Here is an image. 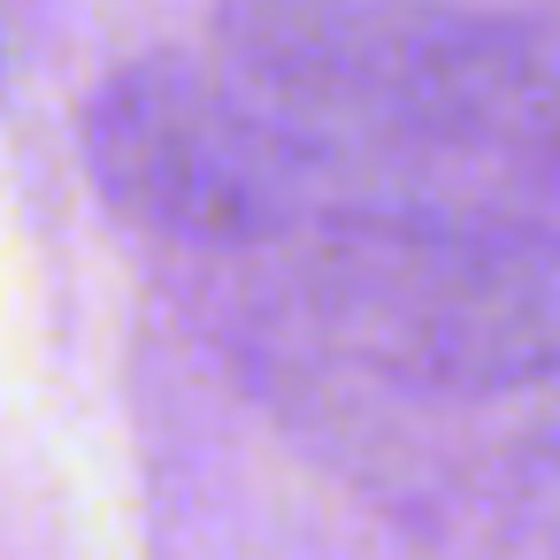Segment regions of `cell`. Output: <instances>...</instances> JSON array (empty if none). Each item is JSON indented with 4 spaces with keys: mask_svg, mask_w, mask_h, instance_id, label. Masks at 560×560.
<instances>
[{
    "mask_svg": "<svg viewBox=\"0 0 560 560\" xmlns=\"http://www.w3.org/2000/svg\"><path fill=\"white\" fill-rule=\"evenodd\" d=\"M215 47L392 200H560V32L529 16L468 0H223Z\"/></svg>",
    "mask_w": 560,
    "mask_h": 560,
    "instance_id": "cell-2",
    "label": "cell"
},
{
    "mask_svg": "<svg viewBox=\"0 0 560 560\" xmlns=\"http://www.w3.org/2000/svg\"><path fill=\"white\" fill-rule=\"evenodd\" d=\"M468 506L506 560H560V384L522 430L499 438L468 483Z\"/></svg>",
    "mask_w": 560,
    "mask_h": 560,
    "instance_id": "cell-4",
    "label": "cell"
},
{
    "mask_svg": "<svg viewBox=\"0 0 560 560\" xmlns=\"http://www.w3.org/2000/svg\"><path fill=\"white\" fill-rule=\"evenodd\" d=\"M0 93H9V39H0Z\"/></svg>",
    "mask_w": 560,
    "mask_h": 560,
    "instance_id": "cell-5",
    "label": "cell"
},
{
    "mask_svg": "<svg viewBox=\"0 0 560 560\" xmlns=\"http://www.w3.org/2000/svg\"><path fill=\"white\" fill-rule=\"evenodd\" d=\"M284 369L407 399L560 384V215L514 200H353L269 246L215 254Z\"/></svg>",
    "mask_w": 560,
    "mask_h": 560,
    "instance_id": "cell-1",
    "label": "cell"
},
{
    "mask_svg": "<svg viewBox=\"0 0 560 560\" xmlns=\"http://www.w3.org/2000/svg\"><path fill=\"white\" fill-rule=\"evenodd\" d=\"M78 154L101 208L185 261L269 246L323 208L392 200L353 154L269 108L231 62L177 47L131 55L85 93Z\"/></svg>",
    "mask_w": 560,
    "mask_h": 560,
    "instance_id": "cell-3",
    "label": "cell"
}]
</instances>
